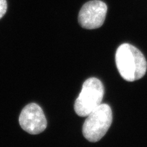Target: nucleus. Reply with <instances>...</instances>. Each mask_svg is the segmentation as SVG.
Here are the masks:
<instances>
[{
    "mask_svg": "<svg viewBox=\"0 0 147 147\" xmlns=\"http://www.w3.org/2000/svg\"><path fill=\"white\" fill-rule=\"evenodd\" d=\"M19 124L24 131L36 135L45 131L47 121L41 107L35 103H31L22 110Z\"/></svg>",
    "mask_w": 147,
    "mask_h": 147,
    "instance_id": "nucleus-5",
    "label": "nucleus"
},
{
    "mask_svg": "<svg viewBox=\"0 0 147 147\" xmlns=\"http://www.w3.org/2000/svg\"><path fill=\"white\" fill-rule=\"evenodd\" d=\"M8 3L6 0H0V19L6 13Z\"/></svg>",
    "mask_w": 147,
    "mask_h": 147,
    "instance_id": "nucleus-6",
    "label": "nucleus"
},
{
    "mask_svg": "<svg viewBox=\"0 0 147 147\" xmlns=\"http://www.w3.org/2000/svg\"><path fill=\"white\" fill-rule=\"evenodd\" d=\"M104 95V86L99 79L90 78L85 80L74 104V110L80 117H87L102 104Z\"/></svg>",
    "mask_w": 147,
    "mask_h": 147,
    "instance_id": "nucleus-3",
    "label": "nucleus"
},
{
    "mask_svg": "<svg viewBox=\"0 0 147 147\" xmlns=\"http://www.w3.org/2000/svg\"><path fill=\"white\" fill-rule=\"evenodd\" d=\"M115 60L119 74L127 81L139 80L146 74V59L138 49L129 44H123L117 49Z\"/></svg>",
    "mask_w": 147,
    "mask_h": 147,
    "instance_id": "nucleus-1",
    "label": "nucleus"
},
{
    "mask_svg": "<svg viewBox=\"0 0 147 147\" xmlns=\"http://www.w3.org/2000/svg\"><path fill=\"white\" fill-rule=\"evenodd\" d=\"M108 7L104 1L92 0L82 5L78 14V23L84 29H94L102 26Z\"/></svg>",
    "mask_w": 147,
    "mask_h": 147,
    "instance_id": "nucleus-4",
    "label": "nucleus"
},
{
    "mask_svg": "<svg viewBox=\"0 0 147 147\" xmlns=\"http://www.w3.org/2000/svg\"><path fill=\"white\" fill-rule=\"evenodd\" d=\"M87 117L82 127L84 136L90 142H97L102 138L111 125V108L108 104H101Z\"/></svg>",
    "mask_w": 147,
    "mask_h": 147,
    "instance_id": "nucleus-2",
    "label": "nucleus"
}]
</instances>
